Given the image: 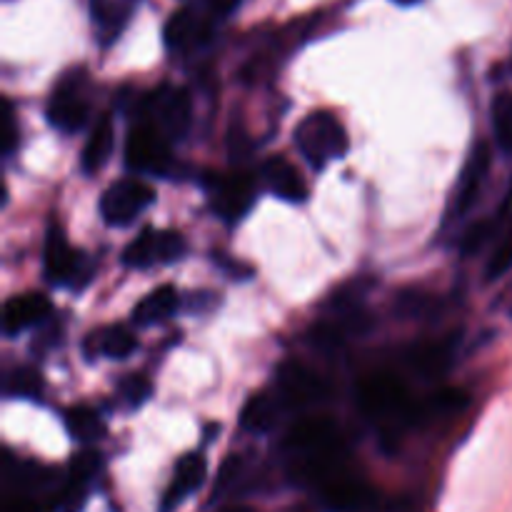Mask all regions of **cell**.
<instances>
[{
    "instance_id": "cell-5",
    "label": "cell",
    "mask_w": 512,
    "mask_h": 512,
    "mask_svg": "<svg viewBox=\"0 0 512 512\" xmlns=\"http://www.w3.org/2000/svg\"><path fill=\"white\" fill-rule=\"evenodd\" d=\"M43 270L45 278L53 285H70L80 288V278L88 280L90 268L80 253H75L65 240V233L60 225H50L45 233L43 245Z\"/></svg>"
},
{
    "instance_id": "cell-9",
    "label": "cell",
    "mask_w": 512,
    "mask_h": 512,
    "mask_svg": "<svg viewBox=\"0 0 512 512\" xmlns=\"http://www.w3.org/2000/svg\"><path fill=\"white\" fill-rule=\"evenodd\" d=\"M490 145L478 143L470 150L468 160H465L463 170H460L458 185L453 190V200H450L448 208V220H458L478 203L480 193H483V185L488 180L490 173Z\"/></svg>"
},
{
    "instance_id": "cell-34",
    "label": "cell",
    "mask_w": 512,
    "mask_h": 512,
    "mask_svg": "<svg viewBox=\"0 0 512 512\" xmlns=\"http://www.w3.org/2000/svg\"><path fill=\"white\" fill-rule=\"evenodd\" d=\"M223 512H253V510L243 508V505H235V508H228V510H223Z\"/></svg>"
},
{
    "instance_id": "cell-11",
    "label": "cell",
    "mask_w": 512,
    "mask_h": 512,
    "mask_svg": "<svg viewBox=\"0 0 512 512\" xmlns=\"http://www.w3.org/2000/svg\"><path fill=\"white\" fill-rule=\"evenodd\" d=\"M90 113L88 98L80 90L78 78H65L58 83L48 100V120L53 128L63 130V133H78L85 125Z\"/></svg>"
},
{
    "instance_id": "cell-1",
    "label": "cell",
    "mask_w": 512,
    "mask_h": 512,
    "mask_svg": "<svg viewBox=\"0 0 512 512\" xmlns=\"http://www.w3.org/2000/svg\"><path fill=\"white\" fill-rule=\"evenodd\" d=\"M295 145L313 170L328 168L348 153V135L340 120L330 113H310L295 128Z\"/></svg>"
},
{
    "instance_id": "cell-31",
    "label": "cell",
    "mask_w": 512,
    "mask_h": 512,
    "mask_svg": "<svg viewBox=\"0 0 512 512\" xmlns=\"http://www.w3.org/2000/svg\"><path fill=\"white\" fill-rule=\"evenodd\" d=\"M433 298L423 293H403L398 298V313H403L405 318H423L433 310Z\"/></svg>"
},
{
    "instance_id": "cell-4",
    "label": "cell",
    "mask_w": 512,
    "mask_h": 512,
    "mask_svg": "<svg viewBox=\"0 0 512 512\" xmlns=\"http://www.w3.org/2000/svg\"><path fill=\"white\" fill-rule=\"evenodd\" d=\"M153 125L168 140H183L193 123V100L185 88L163 85L145 100Z\"/></svg>"
},
{
    "instance_id": "cell-35",
    "label": "cell",
    "mask_w": 512,
    "mask_h": 512,
    "mask_svg": "<svg viewBox=\"0 0 512 512\" xmlns=\"http://www.w3.org/2000/svg\"><path fill=\"white\" fill-rule=\"evenodd\" d=\"M395 3H400V5H413V3H418V0H395Z\"/></svg>"
},
{
    "instance_id": "cell-3",
    "label": "cell",
    "mask_w": 512,
    "mask_h": 512,
    "mask_svg": "<svg viewBox=\"0 0 512 512\" xmlns=\"http://www.w3.org/2000/svg\"><path fill=\"white\" fill-rule=\"evenodd\" d=\"M170 140L153 123L135 125L125 138V165L133 173L168 175L173 168Z\"/></svg>"
},
{
    "instance_id": "cell-16",
    "label": "cell",
    "mask_w": 512,
    "mask_h": 512,
    "mask_svg": "<svg viewBox=\"0 0 512 512\" xmlns=\"http://www.w3.org/2000/svg\"><path fill=\"white\" fill-rule=\"evenodd\" d=\"M205 473H208V465H205V458L200 453H188L178 460L173 473V483H170L168 493L163 498V510L160 512H173L183 503L188 495H193L195 490L203 485Z\"/></svg>"
},
{
    "instance_id": "cell-33",
    "label": "cell",
    "mask_w": 512,
    "mask_h": 512,
    "mask_svg": "<svg viewBox=\"0 0 512 512\" xmlns=\"http://www.w3.org/2000/svg\"><path fill=\"white\" fill-rule=\"evenodd\" d=\"M238 3H240V0H208V5H210V8H213L218 15L233 13V10L238 8Z\"/></svg>"
},
{
    "instance_id": "cell-27",
    "label": "cell",
    "mask_w": 512,
    "mask_h": 512,
    "mask_svg": "<svg viewBox=\"0 0 512 512\" xmlns=\"http://www.w3.org/2000/svg\"><path fill=\"white\" fill-rule=\"evenodd\" d=\"M495 235H498V223H495V218L478 220V223L470 225V228L465 230L463 238H460V250H463L465 255L480 253V248L488 245Z\"/></svg>"
},
{
    "instance_id": "cell-23",
    "label": "cell",
    "mask_w": 512,
    "mask_h": 512,
    "mask_svg": "<svg viewBox=\"0 0 512 512\" xmlns=\"http://www.w3.org/2000/svg\"><path fill=\"white\" fill-rule=\"evenodd\" d=\"M408 363L423 378H438L450 365V348L445 343H420L408 350Z\"/></svg>"
},
{
    "instance_id": "cell-24",
    "label": "cell",
    "mask_w": 512,
    "mask_h": 512,
    "mask_svg": "<svg viewBox=\"0 0 512 512\" xmlns=\"http://www.w3.org/2000/svg\"><path fill=\"white\" fill-rule=\"evenodd\" d=\"M65 428H68L70 438L78 443H95L105 435L103 418L88 405H75V408L65 410Z\"/></svg>"
},
{
    "instance_id": "cell-14",
    "label": "cell",
    "mask_w": 512,
    "mask_h": 512,
    "mask_svg": "<svg viewBox=\"0 0 512 512\" xmlns=\"http://www.w3.org/2000/svg\"><path fill=\"white\" fill-rule=\"evenodd\" d=\"M50 300L40 293H25L15 295L3 305V333L5 335H20L25 330L35 328L50 315Z\"/></svg>"
},
{
    "instance_id": "cell-20",
    "label": "cell",
    "mask_w": 512,
    "mask_h": 512,
    "mask_svg": "<svg viewBox=\"0 0 512 512\" xmlns=\"http://www.w3.org/2000/svg\"><path fill=\"white\" fill-rule=\"evenodd\" d=\"M135 348H138V343H135V338L123 325H108L103 330H95L88 338V343H85L90 358L103 355V358L110 360H125L128 355L135 353Z\"/></svg>"
},
{
    "instance_id": "cell-21",
    "label": "cell",
    "mask_w": 512,
    "mask_h": 512,
    "mask_svg": "<svg viewBox=\"0 0 512 512\" xmlns=\"http://www.w3.org/2000/svg\"><path fill=\"white\" fill-rule=\"evenodd\" d=\"M175 310H178V293H175L173 285H160V288H155L153 293H148L135 305L133 323L140 325V328L158 325L168 320Z\"/></svg>"
},
{
    "instance_id": "cell-15",
    "label": "cell",
    "mask_w": 512,
    "mask_h": 512,
    "mask_svg": "<svg viewBox=\"0 0 512 512\" xmlns=\"http://www.w3.org/2000/svg\"><path fill=\"white\" fill-rule=\"evenodd\" d=\"M263 183L273 195H278L285 203H303L308 198L305 180L300 178L298 168L283 155H273L263 165Z\"/></svg>"
},
{
    "instance_id": "cell-7",
    "label": "cell",
    "mask_w": 512,
    "mask_h": 512,
    "mask_svg": "<svg viewBox=\"0 0 512 512\" xmlns=\"http://www.w3.org/2000/svg\"><path fill=\"white\" fill-rule=\"evenodd\" d=\"M185 238L175 230L145 228L128 248L123 250V263L128 268H153L183 258Z\"/></svg>"
},
{
    "instance_id": "cell-2",
    "label": "cell",
    "mask_w": 512,
    "mask_h": 512,
    "mask_svg": "<svg viewBox=\"0 0 512 512\" xmlns=\"http://www.w3.org/2000/svg\"><path fill=\"white\" fill-rule=\"evenodd\" d=\"M358 403L370 418H405L410 420L413 400L405 390L403 380L393 373H373L360 380Z\"/></svg>"
},
{
    "instance_id": "cell-10",
    "label": "cell",
    "mask_w": 512,
    "mask_h": 512,
    "mask_svg": "<svg viewBox=\"0 0 512 512\" xmlns=\"http://www.w3.org/2000/svg\"><path fill=\"white\" fill-rule=\"evenodd\" d=\"M210 188V203L213 210L228 223L243 218L255 203V180L248 173H233L223 175V178H213L208 183Z\"/></svg>"
},
{
    "instance_id": "cell-6",
    "label": "cell",
    "mask_w": 512,
    "mask_h": 512,
    "mask_svg": "<svg viewBox=\"0 0 512 512\" xmlns=\"http://www.w3.org/2000/svg\"><path fill=\"white\" fill-rule=\"evenodd\" d=\"M155 200L153 188H148L140 180H118L110 185L100 198V215L113 228H123L130 225L145 208H150Z\"/></svg>"
},
{
    "instance_id": "cell-18",
    "label": "cell",
    "mask_w": 512,
    "mask_h": 512,
    "mask_svg": "<svg viewBox=\"0 0 512 512\" xmlns=\"http://www.w3.org/2000/svg\"><path fill=\"white\" fill-rule=\"evenodd\" d=\"M208 35H210L208 23H205V20L190 8H183L178 10V13L170 15L163 30L165 45H168L170 50H190L195 48V45L205 43Z\"/></svg>"
},
{
    "instance_id": "cell-19",
    "label": "cell",
    "mask_w": 512,
    "mask_h": 512,
    "mask_svg": "<svg viewBox=\"0 0 512 512\" xmlns=\"http://www.w3.org/2000/svg\"><path fill=\"white\" fill-rule=\"evenodd\" d=\"M115 148V128L113 118L103 115L98 123L90 130L88 140H85V148L80 153V165H83L85 175H95L108 165V158L113 155Z\"/></svg>"
},
{
    "instance_id": "cell-28",
    "label": "cell",
    "mask_w": 512,
    "mask_h": 512,
    "mask_svg": "<svg viewBox=\"0 0 512 512\" xmlns=\"http://www.w3.org/2000/svg\"><path fill=\"white\" fill-rule=\"evenodd\" d=\"M118 390L120 400H123L128 408H140V405L150 398V393H153V385H150V380H145L143 375H130V378H125L123 383H120Z\"/></svg>"
},
{
    "instance_id": "cell-29",
    "label": "cell",
    "mask_w": 512,
    "mask_h": 512,
    "mask_svg": "<svg viewBox=\"0 0 512 512\" xmlns=\"http://www.w3.org/2000/svg\"><path fill=\"white\" fill-rule=\"evenodd\" d=\"M308 338H310V343L315 345V348L335 350V348H340V345H343L345 330H343V325H340V323H320V325H315L313 330H310Z\"/></svg>"
},
{
    "instance_id": "cell-30",
    "label": "cell",
    "mask_w": 512,
    "mask_h": 512,
    "mask_svg": "<svg viewBox=\"0 0 512 512\" xmlns=\"http://www.w3.org/2000/svg\"><path fill=\"white\" fill-rule=\"evenodd\" d=\"M240 473H243V460H240L238 455H230V458L220 465V473H218V478H215L213 500L223 498V495L233 488L235 480L240 478Z\"/></svg>"
},
{
    "instance_id": "cell-12",
    "label": "cell",
    "mask_w": 512,
    "mask_h": 512,
    "mask_svg": "<svg viewBox=\"0 0 512 512\" xmlns=\"http://www.w3.org/2000/svg\"><path fill=\"white\" fill-rule=\"evenodd\" d=\"M285 445H288L298 458H305V455H318L328 453V450L343 448V440H340V433L338 428H335L333 420L310 418L300 420L298 425L290 428Z\"/></svg>"
},
{
    "instance_id": "cell-17",
    "label": "cell",
    "mask_w": 512,
    "mask_h": 512,
    "mask_svg": "<svg viewBox=\"0 0 512 512\" xmlns=\"http://www.w3.org/2000/svg\"><path fill=\"white\" fill-rule=\"evenodd\" d=\"M495 223H498V235H495V248L490 253L488 268H485L488 283L503 278L512 270V183L505 193L503 205L498 208V215H495Z\"/></svg>"
},
{
    "instance_id": "cell-32",
    "label": "cell",
    "mask_w": 512,
    "mask_h": 512,
    "mask_svg": "<svg viewBox=\"0 0 512 512\" xmlns=\"http://www.w3.org/2000/svg\"><path fill=\"white\" fill-rule=\"evenodd\" d=\"M0 138H3V153L13 155V150L18 148V128H15V115H13V105L5 100L3 105V130H0Z\"/></svg>"
},
{
    "instance_id": "cell-25",
    "label": "cell",
    "mask_w": 512,
    "mask_h": 512,
    "mask_svg": "<svg viewBox=\"0 0 512 512\" xmlns=\"http://www.w3.org/2000/svg\"><path fill=\"white\" fill-rule=\"evenodd\" d=\"M493 133L498 148L512 158V93H498L493 100Z\"/></svg>"
},
{
    "instance_id": "cell-8",
    "label": "cell",
    "mask_w": 512,
    "mask_h": 512,
    "mask_svg": "<svg viewBox=\"0 0 512 512\" xmlns=\"http://www.w3.org/2000/svg\"><path fill=\"white\" fill-rule=\"evenodd\" d=\"M278 393L280 403L285 408H310V405L320 403L328 395V385L320 378L315 370H310L308 365L295 363V360H288V363L280 365L278 370Z\"/></svg>"
},
{
    "instance_id": "cell-26",
    "label": "cell",
    "mask_w": 512,
    "mask_h": 512,
    "mask_svg": "<svg viewBox=\"0 0 512 512\" xmlns=\"http://www.w3.org/2000/svg\"><path fill=\"white\" fill-rule=\"evenodd\" d=\"M5 390L13 398H40V393H43V378H40V373L35 368H15L10 373Z\"/></svg>"
},
{
    "instance_id": "cell-22",
    "label": "cell",
    "mask_w": 512,
    "mask_h": 512,
    "mask_svg": "<svg viewBox=\"0 0 512 512\" xmlns=\"http://www.w3.org/2000/svg\"><path fill=\"white\" fill-rule=\"evenodd\" d=\"M283 403L273 398L270 393H258L243 405V413H240V425H243L245 433L263 435L270 433L278 423V415Z\"/></svg>"
},
{
    "instance_id": "cell-13",
    "label": "cell",
    "mask_w": 512,
    "mask_h": 512,
    "mask_svg": "<svg viewBox=\"0 0 512 512\" xmlns=\"http://www.w3.org/2000/svg\"><path fill=\"white\" fill-rule=\"evenodd\" d=\"M100 470V458L90 450L75 455L73 463H70V473L65 485L60 488L58 495V512H80L85 508V500H88V490L93 478Z\"/></svg>"
}]
</instances>
